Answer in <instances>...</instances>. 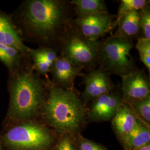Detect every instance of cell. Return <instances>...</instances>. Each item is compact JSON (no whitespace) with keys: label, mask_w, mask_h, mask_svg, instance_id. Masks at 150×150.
<instances>
[{"label":"cell","mask_w":150,"mask_h":150,"mask_svg":"<svg viewBox=\"0 0 150 150\" xmlns=\"http://www.w3.org/2000/svg\"><path fill=\"white\" fill-rule=\"evenodd\" d=\"M75 16V7L70 1L28 0L20 8L18 21L27 40L59 52Z\"/></svg>","instance_id":"1"},{"label":"cell","mask_w":150,"mask_h":150,"mask_svg":"<svg viewBox=\"0 0 150 150\" xmlns=\"http://www.w3.org/2000/svg\"><path fill=\"white\" fill-rule=\"evenodd\" d=\"M40 115L45 123L54 131L74 136L79 134L86 121L87 108L75 89H64L48 80Z\"/></svg>","instance_id":"2"},{"label":"cell","mask_w":150,"mask_h":150,"mask_svg":"<svg viewBox=\"0 0 150 150\" xmlns=\"http://www.w3.org/2000/svg\"><path fill=\"white\" fill-rule=\"evenodd\" d=\"M9 85L10 104L7 117L15 122L35 120L41 111L47 92L45 82L33 66L13 71Z\"/></svg>","instance_id":"3"},{"label":"cell","mask_w":150,"mask_h":150,"mask_svg":"<svg viewBox=\"0 0 150 150\" xmlns=\"http://www.w3.org/2000/svg\"><path fill=\"white\" fill-rule=\"evenodd\" d=\"M133 41L115 34L100 41L97 62L110 74L120 77L137 70L131 51Z\"/></svg>","instance_id":"4"},{"label":"cell","mask_w":150,"mask_h":150,"mask_svg":"<svg viewBox=\"0 0 150 150\" xmlns=\"http://www.w3.org/2000/svg\"><path fill=\"white\" fill-rule=\"evenodd\" d=\"M3 142L14 150H46L52 145L54 138L43 124L35 120L18 122L3 136Z\"/></svg>","instance_id":"5"},{"label":"cell","mask_w":150,"mask_h":150,"mask_svg":"<svg viewBox=\"0 0 150 150\" xmlns=\"http://www.w3.org/2000/svg\"><path fill=\"white\" fill-rule=\"evenodd\" d=\"M100 41H91L82 36L72 27L60 44L59 54L83 70L95 69Z\"/></svg>","instance_id":"6"},{"label":"cell","mask_w":150,"mask_h":150,"mask_svg":"<svg viewBox=\"0 0 150 150\" xmlns=\"http://www.w3.org/2000/svg\"><path fill=\"white\" fill-rule=\"evenodd\" d=\"M115 17L108 12L76 17L72 27L87 39L98 41L116 26Z\"/></svg>","instance_id":"7"},{"label":"cell","mask_w":150,"mask_h":150,"mask_svg":"<svg viewBox=\"0 0 150 150\" xmlns=\"http://www.w3.org/2000/svg\"><path fill=\"white\" fill-rule=\"evenodd\" d=\"M123 102L121 89L115 88L91 102L90 107L87 109V118L94 122L110 121Z\"/></svg>","instance_id":"8"},{"label":"cell","mask_w":150,"mask_h":150,"mask_svg":"<svg viewBox=\"0 0 150 150\" xmlns=\"http://www.w3.org/2000/svg\"><path fill=\"white\" fill-rule=\"evenodd\" d=\"M82 84L85 85L81 98L84 103L92 102L97 97L111 92L116 88L110 74L101 67L84 74Z\"/></svg>","instance_id":"9"},{"label":"cell","mask_w":150,"mask_h":150,"mask_svg":"<svg viewBox=\"0 0 150 150\" xmlns=\"http://www.w3.org/2000/svg\"><path fill=\"white\" fill-rule=\"evenodd\" d=\"M121 78L123 102L129 103L150 96V79L144 71L137 69Z\"/></svg>","instance_id":"10"},{"label":"cell","mask_w":150,"mask_h":150,"mask_svg":"<svg viewBox=\"0 0 150 150\" xmlns=\"http://www.w3.org/2000/svg\"><path fill=\"white\" fill-rule=\"evenodd\" d=\"M82 69L77 66L70 60L59 54L51 70V82L55 86L66 90L74 89L75 79L83 76Z\"/></svg>","instance_id":"11"},{"label":"cell","mask_w":150,"mask_h":150,"mask_svg":"<svg viewBox=\"0 0 150 150\" xmlns=\"http://www.w3.org/2000/svg\"><path fill=\"white\" fill-rule=\"evenodd\" d=\"M17 29L11 17L0 11V43L16 48L24 56H28L31 48L23 43Z\"/></svg>","instance_id":"12"},{"label":"cell","mask_w":150,"mask_h":150,"mask_svg":"<svg viewBox=\"0 0 150 150\" xmlns=\"http://www.w3.org/2000/svg\"><path fill=\"white\" fill-rule=\"evenodd\" d=\"M28 55L31 58L33 67L38 75L47 77L59 54L54 48L39 47L37 49L31 48Z\"/></svg>","instance_id":"13"},{"label":"cell","mask_w":150,"mask_h":150,"mask_svg":"<svg viewBox=\"0 0 150 150\" xmlns=\"http://www.w3.org/2000/svg\"><path fill=\"white\" fill-rule=\"evenodd\" d=\"M137 121V118L131 108L123 102L112 119V125L115 133L121 139L132 130Z\"/></svg>","instance_id":"14"},{"label":"cell","mask_w":150,"mask_h":150,"mask_svg":"<svg viewBox=\"0 0 150 150\" xmlns=\"http://www.w3.org/2000/svg\"><path fill=\"white\" fill-rule=\"evenodd\" d=\"M117 30L114 34L133 41L141 37L139 11L125 14L116 20Z\"/></svg>","instance_id":"15"},{"label":"cell","mask_w":150,"mask_h":150,"mask_svg":"<svg viewBox=\"0 0 150 150\" xmlns=\"http://www.w3.org/2000/svg\"><path fill=\"white\" fill-rule=\"evenodd\" d=\"M125 150H134L149 144L150 126L139 120L132 130L120 139Z\"/></svg>","instance_id":"16"},{"label":"cell","mask_w":150,"mask_h":150,"mask_svg":"<svg viewBox=\"0 0 150 150\" xmlns=\"http://www.w3.org/2000/svg\"><path fill=\"white\" fill-rule=\"evenodd\" d=\"M70 2L75 7L76 17L108 12L103 0H72Z\"/></svg>","instance_id":"17"},{"label":"cell","mask_w":150,"mask_h":150,"mask_svg":"<svg viewBox=\"0 0 150 150\" xmlns=\"http://www.w3.org/2000/svg\"><path fill=\"white\" fill-rule=\"evenodd\" d=\"M22 56L24 55L16 48L0 43V61L11 72L16 70L20 66Z\"/></svg>","instance_id":"18"},{"label":"cell","mask_w":150,"mask_h":150,"mask_svg":"<svg viewBox=\"0 0 150 150\" xmlns=\"http://www.w3.org/2000/svg\"><path fill=\"white\" fill-rule=\"evenodd\" d=\"M126 103L131 108L137 120L150 126V96Z\"/></svg>","instance_id":"19"},{"label":"cell","mask_w":150,"mask_h":150,"mask_svg":"<svg viewBox=\"0 0 150 150\" xmlns=\"http://www.w3.org/2000/svg\"><path fill=\"white\" fill-rule=\"evenodd\" d=\"M150 1L147 0H121L120 1L116 19L121 16L133 11H139L146 6L150 5Z\"/></svg>","instance_id":"20"},{"label":"cell","mask_w":150,"mask_h":150,"mask_svg":"<svg viewBox=\"0 0 150 150\" xmlns=\"http://www.w3.org/2000/svg\"><path fill=\"white\" fill-rule=\"evenodd\" d=\"M136 48L139 52L141 62L150 72V40L142 37L137 39Z\"/></svg>","instance_id":"21"},{"label":"cell","mask_w":150,"mask_h":150,"mask_svg":"<svg viewBox=\"0 0 150 150\" xmlns=\"http://www.w3.org/2000/svg\"><path fill=\"white\" fill-rule=\"evenodd\" d=\"M141 37L150 40V7L146 6L139 11Z\"/></svg>","instance_id":"22"},{"label":"cell","mask_w":150,"mask_h":150,"mask_svg":"<svg viewBox=\"0 0 150 150\" xmlns=\"http://www.w3.org/2000/svg\"><path fill=\"white\" fill-rule=\"evenodd\" d=\"M77 136L79 150H108L105 146L83 137L80 134H77Z\"/></svg>","instance_id":"23"},{"label":"cell","mask_w":150,"mask_h":150,"mask_svg":"<svg viewBox=\"0 0 150 150\" xmlns=\"http://www.w3.org/2000/svg\"><path fill=\"white\" fill-rule=\"evenodd\" d=\"M55 150H77L72 136L68 134H61Z\"/></svg>","instance_id":"24"},{"label":"cell","mask_w":150,"mask_h":150,"mask_svg":"<svg viewBox=\"0 0 150 150\" xmlns=\"http://www.w3.org/2000/svg\"><path fill=\"white\" fill-rule=\"evenodd\" d=\"M134 150H150V143Z\"/></svg>","instance_id":"25"},{"label":"cell","mask_w":150,"mask_h":150,"mask_svg":"<svg viewBox=\"0 0 150 150\" xmlns=\"http://www.w3.org/2000/svg\"><path fill=\"white\" fill-rule=\"evenodd\" d=\"M0 150H4V149H2V146H1V145H0Z\"/></svg>","instance_id":"26"},{"label":"cell","mask_w":150,"mask_h":150,"mask_svg":"<svg viewBox=\"0 0 150 150\" xmlns=\"http://www.w3.org/2000/svg\"><path fill=\"white\" fill-rule=\"evenodd\" d=\"M30 150V149H26V150Z\"/></svg>","instance_id":"27"}]
</instances>
